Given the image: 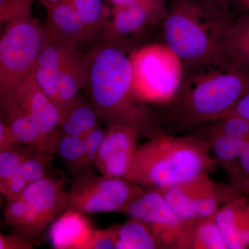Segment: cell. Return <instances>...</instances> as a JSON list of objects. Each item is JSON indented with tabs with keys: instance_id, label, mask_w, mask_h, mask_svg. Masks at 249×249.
Masks as SVG:
<instances>
[{
	"instance_id": "cell-1",
	"label": "cell",
	"mask_w": 249,
	"mask_h": 249,
	"mask_svg": "<svg viewBox=\"0 0 249 249\" xmlns=\"http://www.w3.org/2000/svg\"><path fill=\"white\" fill-rule=\"evenodd\" d=\"M84 90L107 127L124 126L147 139L164 132L155 111L136 97L127 51L99 42L86 54Z\"/></svg>"
},
{
	"instance_id": "cell-2",
	"label": "cell",
	"mask_w": 249,
	"mask_h": 249,
	"mask_svg": "<svg viewBox=\"0 0 249 249\" xmlns=\"http://www.w3.org/2000/svg\"><path fill=\"white\" fill-rule=\"evenodd\" d=\"M249 92V73L212 62L185 69L178 92L155 112L161 128L175 133L227 117Z\"/></svg>"
},
{
	"instance_id": "cell-3",
	"label": "cell",
	"mask_w": 249,
	"mask_h": 249,
	"mask_svg": "<svg viewBox=\"0 0 249 249\" xmlns=\"http://www.w3.org/2000/svg\"><path fill=\"white\" fill-rule=\"evenodd\" d=\"M215 168L209 140L164 132L139 145L124 178L142 188H165L208 174Z\"/></svg>"
},
{
	"instance_id": "cell-4",
	"label": "cell",
	"mask_w": 249,
	"mask_h": 249,
	"mask_svg": "<svg viewBox=\"0 0 249 249\" xmlns=\"http://www.w3.org/2000/svg\"><path fill=\"white\" fill-rule=\"evenodd\" d=\"M233 14L214 11L199 0H171L162 23L163 38L185 69L215 62Z\"/></svg>"
},
{
	"instance_id": "cell-5",
	"label": "cell",
	"mask_w": 249,
	"mask_h": 249,
	"mask_svg": "<svg viewBox=\"0 0 249 249\" xmlns=\"http://www.w3.org/2000/svg\"><path fill=\"white\" fill-rule=\"evenodd\" d=\"M49 37L45 25L32 17L10 23L0 34V114L6 124Z\"/></svg>"
},
{
	"instance_id": "cell-6",
	"label": "cell",
	"mask_w": 249,
	"mask_h": 249,
	"mask_svg": "<svg viewBox=\"0 0 249 249\" xmlns=\"http://www.w3.org/2000/svg\"><path fill=\"white\" fill-rule=\"evenodd\" d=\"M129 57L136 97L146 105L169 102L184 78L185 67L179 57L165 43L141 46Z\"/></svg>"
},
{
	"instance_id": "cell-7",
	"label": "cell",
	"mask_w": 249,
	"mask_h": 249,
	"mask_svg": "<svg viewBox=\"0 0 249 249\" xmlns=\"http://www.w3.org/2000/svg\"><path fill=\"white\" fill-rule=\"evenodd\" d=\"M144 188L122 178L98 176L96 174L73 179L65 191L66 210L88 215L119 213L143 191Z\"/></svg>"
},
{
	"instance_id": "cell-8",
	"label": "cell",
	"mask_w": 249,
	"mask_h": 249,
	"mask_svg": "<svg viewBox=\"0 0 249 249\" xmlns=\"http://www.w3.org/2000/svg\"><path fill=\"white\" fill-rule=\"evenodd\" d=\"M157 190L174 213L185 221L213 215L223 204L242 195L229 183L213 181L208 174Z\"/></svg>"
},
{
	"instance_id": "cell-9",
	"label": "cell",
	"mask_w": 249,
	"mask_h": 249,
	"mask_svg": "<svg viewBox=\"0 0 249 249\" xmlns=\"http://www.w3.org/2000/svg\"><path fill=\"white\" fill-rule=\"evenodd\" d=\"M119 213L145 222L163 249H186L193 220L185 221L178 217L155 188H144Z\"/></svg>"
},
{
	"instance_id": "cell-10",
	"label": "cell",
	"mask_w": 249,
	"mask_h": 249,
	"mask_svg": "<svg viewBox=\"0 0 249 249\" xmlns=\"http://www.w3.org/2000/svg\"><path fill=\"white\" fill-rule=\"evenodd\" d=\"M86 54L50 36L37 57L36 65L45 68L57 80L60 119L84 86Z\"/></svg>"
},
{
	"instance_id": "cell-11",
	"label": "cell",
	"mask_w": 249,
	"mask_h": 249,
	"mask_svg": "<svg viewBox=\"0 0 249 249\" xmlns=\"http://www.w3.org/2000/svg\"><path fill=\"white\" fill-rule=\"evenodd\" d=\"M63 181V178L47 176L28 185L19 195L29 205V212L18 233L34 244L42 240L49 224L66 211Z\"/></svg>"
},
{
	"instance_id": "cell-12",
	"label": "cell",
	"mask_w": 249,
	"mask_h": 249,
	"mask_svg": "<svg viewBox=\"0 0 249 249\" xmlns=\"http://www.w3.org/2000/svg\"><path fill=\"white\" fill-rule=\"evenodd\" d=\"M167 9L166 0H141L129 6L111 9L103 41L127 51L129 38L162 25Z\"/></svg>"
},
{
	"instance_id": "cell-13",
	"label": "cell",
	"mask_w": 249,
	"mask_h": 249,
	"mask_svg": "<svg viewBox=\"0 0 249 249\" xmlns=\"http://www.w3.org/2000/svg\"><path fill=\"white\" fill-rule=\"evenodd\" d=\"M139 138L128 127H107L98 149L96 169L107 178H124L138 150Z\"/></svg>"
},
{
	"instance_id": "cell-14",
	"label": "cell",
	"mask_w": 249,
	"mask_h": 249,
	"mask_svg": "<svg viewBox=\"0 0 249 249\" xmlns=\"http://www.w3.org/2000/svg\"><path fill=\"white\" fill-rule=\"evenodd\" d=\"M17 107L31 118L43 139L47 151L53 155L60 116L55 105L39 88L33 74L19 91Z\"/></svg>"
},
{
	"instance_id": "cell-15",
	"label": "cell",
	"mask_w": 249,
	"mask_h": 249,
	"mask_svg": "<svg viewBox=\"0 0 249 249\" xmlns=\"http://www.w3.org/2000/svg\"><path fill=\"white\" fill-rule=\"evenodd\" d=\"M47 11L45 27L53 38L84 53L85 45L98 40L67 0H39Z\"/></svg>"
},
{
	"instance_id": "cell-16",
	"label": "cell",
	"mask_w": 249,
	"mask_h": 249,
	"mask_svg": "<svg viewBox=\"0 0 249 249\" xmlns=\"http://www.w3.org/2000/svg\"><path fill=\"white\" fill-rule=\"evenodd\" d=\"M248 195L232 198L217 210L214 218L227 249H245L249 247Z\"/></svg>"
},
{
	"instance_id": "cell-17",
	"label": "cell",
	"mask_w": 249,
	"mask_h": 249,
	"mask_svg": "<svg viewBox=\"0 0 249 249\" xmlns=\"http://www.w3.org/2000/svg\"><path fill=\"white\" fill-rule=\"evenodd\" d=\"M94 230L86 215L67 209L52 222L49 239L54 249H88Z\"/></svg>"
},
{
	"instance_id": "cell-18",
	"label": "cell",
	"mask_w": 249,
	"mask_h": 249,
	"mask_svg": "<svg viewBox=\"0 0 249 249\" xmlns=\"http://www.w3.org/2000/svg\"><path fill=\"white\" fill-rule=\"evenodd\" d=\"M100 121L89 98L80 93L60 118L57 132L58 134L84 138L87 134L101 125Z\"/></svg>"
},
{
	"instance_id": "cell-19",
	"label": "cell",
	"mask_w": 249,
	"mask_h": 249,
	"mask_svg": "<svg viewBox=\"0 0 249 249\" xmlns=\"http://www.w3.org/2000/svg\"><path fill=\"white\" fill-rule=\"evenodd\" d=\"M163 249L150 227L137 218L118 224L116 249Z\"/></svg>"
},
{
	"instance_id": "cell-20",
	"label": "cell",
	"mask_w": 249,
	"mask_h": 249,
	"mask_svg": "<svg viewBox=\"0 0 249 249\" xmlns=\"http://www.w3.org/2000/svg\"><path fill=\"white\" fill-rule=\"evenodd\" d=\"M6 124L11 142L49 153L36 124L22 109L16 108Z\"/></svg>"
},
{
	"instance_id": "cell-21",
	"label": "cell",
	"mask_w": 249,
	"mask_h": 249,
	"mask_svg": "<svg viewBox=\"0 0 249 249\" xmlns=\"http://www.w3.org/2000/svg\"><path fill=\"white\" fill-rule=\"evenodd\" d=\"M214 214L193 220L186 249H227Z\"/></svg>"
},
{
	"instance_id": "cell-22",
	"label": "cell",
	"mask_w": 249,
	"mask_h": 249,
	"mask_svg": "<svg viewBox=\"0 0 249 249\" xmlns=\"http://www.w3.org/2000/svg\"><path fill=\"white\" fill-rule=\"evenodd\" d=\"M73 6L82 22L97 40L103 34L109 19L106 0H67Z\"/></svg>"
},
{
	"instance_id": "cell-23",
	"label": "cell",
	"mask_w": 249,
	"mask_h": 249,
	"mask_svg": "<svg viewBox=\"0 0 249 249\" xmlns=\"http://www.w3.org/2000/svg\"><path fill=\"white\" fill-rule=\"evenodd\" d=\"M53 155L58 156L73 179L84 176L83 138L58 134Z\"/></svg>"
},
{
	"instance_id": "cell-24",
	"label": "cell",
	"mask_w": 249,
	"mask_h": 249,
	"mask_svg": "<svg viewBox=\"0 0 249 249\" xmlns=\"http://www.w3.org/2000/svg\"><path fill=\"white\" fill-rule=\"evenodd\" d=\"M205 139L211 143L212 158L216 167L225 171L235 161L248 142L220 133H209Z\"/></svg>"
},
{
	"instance_id": "cell-25",
	"label": "cell",
	"mask_w": 249,
	"mask_h": 249,
	"mask_svg": "<svg viewBox=\"0 0 249 249\" xmlns=\"http://www.w3.org/2000/svg\"><path fill=\"white\" fill-rule=\"evenodd\" d=\"M31 149L10 142L0 150V194L5 183L20 169Z\"/></svg>"
},
{
	"instance_id": "cell-26",
	"label": "cell",
	"mask_w": 249,
	"mask_h": 249,
	"mask_svg": "<svg viewBox=\"0 0 249 249\" xmlns=\"http://www.w3.org/2000/svg\"><path fill=\"white\" fill-rule=\"evenodd\" d=\"M52 156V154L48 152L31 149L19 170L29 185L47 176Z\"/></svg>"
},
{
	"instance_id": "cell-27",
	"label": "cell",
	"mask_w": 249,
	"mask_h": 249,
	"mask_svg": "<svg viewBox=\"0 0 249 249\" xmlns=\"http://www.w3.org/2000/svg\"><path fill=\"white\" fill-rule=\"evenodd\" d=\"M225 173L232 188L240 194L249 195V142Z\"/></svg>"
},
{
	"instance_id": "cell-28",
	"label": "cell",
	"mask_w": 249,
	"mask_h": 249,
	"mask_svg": "<svg viewBox=\"0 0 249 249\" xmlns=\"http://www.w3.org/2000/svg\"><path fill=\"white\" fill-rule=\"evenodd\" d=\"M34 0H0V34L10 23L32 17Z\"/></svg>"
},
{
	"instance_id": "cell-29",
	"label": "cell",
	"mask_w": 249,
	"mask_h": 249,
	"mask_svg": "<svg viewBox=\"0 0 249 249\" xmlns=\"http://www.w3.org/2000/svg\"><path fill=\"white\" fill-rule=\"evenodd\" d=\"M207 134L220 133L249 142V120L240 116H229L211 123Z\"/></svg>"
},
{
	"instance_id": "cell-30",
	"label": "cell",
	"mask_w": 249,
	"mask_h": 249,
	"mask_svg": "<svg viewBox=\"0 0 249 249\" xmlns=\"http://www.w3.org/2000/svg\"><path fill=\"white\" fill-rule=\"evenodd\" d=\"M105 132L106 129H103L100 125L83 138L84 176L95 174L96 157L100 145L104 137Z\"/></svg>"
},
{
	"instance_id": "cell-31",
	"label": "cell",
	"mask_w": 249,
	"mask_h": 249,
	"mask_svg": "<svg viewBox=\"0 0 249 249\" xmlns=\"http://www.w3.org/2000/svg\"><path fill=\"white\" fill-rule=\"evenodd\" d=\"M6 201L4 209L5 223L14 227L19 232L27 219L29 205L19 196Z\"/></svg>"
},
{
	"instance_id": "cell-32",
	"label": "cell",
	"mask_w": 249,
	"mask_h": 249,
	"mask_svg": "<svg viewBox=\"0 0 249 249\" xmlns=\"http://www.w3.org/2000/svg\"><path fill=\"white\" fill-rule=\"evenodd\" d=\"M118 240V224L104 229L93 231L88 249H116Z\"/></svg>"
},
{
	"instance_id": "cell-33",
	"label": "cell",
	"mask_w": 249,
	"mask_h": 249,
	"mask_svg": "<svg viewBox=\"0 0 249 249\" xmlns=\"http://www.w3.org/2000/svg\"><path fill=\"white\" fill-rule=\"evenodd\" d=\"M224 41L235 43L249 42V12L241 14L233 19Z\"/></svg>"
},
{
	"instance_id": "cell-34",
	"label": "cell",
	"mask_w": 249,
	"mask_h": 249,
	"mask_svg": "<svg viewBox=\"0 0 249 249\" xmlns=\"http://www.w3.org/2000/svg\"><path fill=\"white\" fill-rule=\"evenodd\" d=\"M29 183L27 180L22 176V174L18 171L16 175H14L11 178H9L2 190H1L0 196H4L6 200L19 196L26 188Z\"/></svg>"
},
{
	"instance_id": "cell-35",
	"label": "cell",
	"mask_w": 249,
	"mask_h": 249,
	"mask_svg": "<svg viewBox=\"0 0 249 249\" xmlns=\"http://www.w3.org/2000/svg\"><path fill=\"white\" fill-rule=\"evenodd\" d=\"M34 244L25 237L18 233L3 235L0 232V249H31Z\"/></svg>"
},
{
	"instance_id": "cell-36",
	"label": "cell",
	"mask_w": 249,
	"mask_h": 249,
	"mask_svg": "<svg viewBox=\"0 0 249 249\" xmlns=\"http://www.w3.org/2000/svg\"><path fill=\"white\" fill-rule=\"evenodd\" d=\"M209 8L223 14H231L232 0H199Z\"/></svg>"
},
{
	"instance_id": "cell-37",
	"label": "cell",
	"mask_w": 249,
	"mask_h": 249,
	"mask_svg": "<svg viewBox=\"0 0 249 249\" xmlns=\"http://www.w3.org/2000/svg\"><path fill=\"white\" fill-rule=\"evenodd\" d=\"M234 116H240L249 120V92L241 98L227 117Z\"/></svg>"
},
{
	"instance_id": "cell-38",
	"label": "cell",
	"mask_w": 249,
	"mask_h": 249,
	"mask_svg": "<svg viewBox=\"0 0 249 249\" xmlns=\"http://www.w3.org/2000/svg\"><path fill=\"white\" fill-rule=\"evenodd\" d=\"M10 142L11 141H10L7 124L0 114V150Z\"/></svg>"
},
{
	"instance_id": "cell-39",
	"label": "cell",
	"mask_w": 249,
	"mask_h": 249,
	"mask_svg": "<svg viewBox=\"0 0 249 249\" xmlns=\"http://www.w3.org/2000/svg\"><path fill=\"white\" fill-rule=\"evenodd\" d=\"M141 0H106V4L111 9L124 7L139 2Z\"/></svg>"
},
{
	"instance_id": "cell-40",
	"label": "cell",
	"mask_w": 249,
	"mask_h": 249,
	"mask_svg": "<svg viewBox=\"0 0 249 249\" xmlns=\"http://www.w3.org/2000/svg\"><path fill=\"white\" fill-rule=\"evenodd\" d=\"M232 4H235L241 14L249 12V0H232Z\"/></svg>"
},
{
	"instance_id": "cell-41",
	"label": "cell",
	"mask_w": 249,
	"mask_h": 249,
	"mask_svg": "<svg viewBox=\"0 0 249 249\" xmlns=\"http://www.w3.org/2000/svg\"><path fill=\"white\" fill-rule=\"evenodd\" d=\"M247 210H248V211L249 213V199L248 203H247Z\"/></svg>"
},
{
	"instance_id": "cell-42",
	"label": "cell",
	"mask_w": 249,
	"mask_h": 249,
	"mask_svg": "<svg viewBox=\"0 0 249 249\" xmlns=\"http://www.w3.org/2000/svg\"><path fill=\"white\" fill-rule=\"evenodd\" d=\"M0 226H1V222H0Z\"/></svg>"
},
{
	"instance_id": "cell-43",
	"label": "cell",
	"mask_w": 249,
	"mask_h": 249,
	"mask_svg": "<svg viewBox=\"0 0 249 249\" xmlns=\"http://www.w3.org/2000/svg\"></svg>"
}]
</instances>
